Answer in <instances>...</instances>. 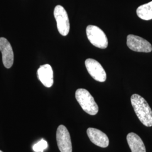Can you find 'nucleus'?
<instances>
[{
  "label": "nucleus",
  "instance_id": "11",
  "mask_svg": "<svg viewBox=\"0 0 152 152\" xmlns=\"http://www.w3.org/2000/svg\"><path fill=\"white\" fill-rule=\"evenodd\" d=\"M126 139L131 152H146L143 141L137 134L130 132L127 135Z\"/></svg>",
  "mask_w": 152,
  "mask_h": 152
},
{
  "label": "nucleus",
  "instance_id": "7",
  "mask_svg": "<svg viewBox=\"0 0 152 152\" xmlns=\"http://www.w3.org/2000/svg\"><path fill=\"white\" fill-rule=\"evenodd\" d=\"M85 66L88 73L95 80L100 82L106 81V72L98 61L93 59H87L85 60Z\"/></svg>",
  "mask_w": 152,
  "mask_h": 152
},
{
  "label": "nucleus",
  "instance_id": "14",
  "mask_svg": "<svg viewBox=\"0 0 152 152\" xmlns=\"http://www.w3.org/2000/svg\"><path fill=\"white\" fill-rule=\"evenodd\" d=\"M0 152H2V151H1V150H0Z\"/></svg>",
  "mask_w": 152,
  "mask_h": 152
},
{
  "label": "nucleus",
  "instance_id": "8",
  "mask_svg": "<svg viewBox=\"0 0 152 152\" xmlns=\"http://www.w3.org/2000/svg\"><path fill=\"white\" fill-rule=\"evenodd\" d=\"M0 51L4 65L6 68H10L14 63V53L11 44L4 37L0 38Z\"/></svg>",
  "mask_w": 152,
  "mask_h": 152
},
{
  "label": "nucleus",
  "instance_id": "10",
  "mask_svg": "<svg viewBox=\"0 0 152 152\" xmlns=\"http://www.w3.org/2000/svg\"><path fill=\"white\" fill-rule=\"evenodd\" d=\"M38 79L45 87H51L54 83L53 71L51 65L44 64L37 70Z\"/></svg>",
  "mask_w": 152,
  "mask_h": 152
},
{
  "label": "nucleus",
  "instance_id": "1",
  "mask_svg": "<svg viewBox=\"0 0 152 152\" xmlns=\"http://www.w3.org/2000/svg\"><path fill=\"white\" fill-rule=\"evenodd\" d=\"M131 102L139 120L147 127L152 126V110L147 101L138 94H133Z\"/></svg>",
  "mask_w": 152,
  "mask_h": 152
},
{
  "label": "nucleus",
  "instance_id": "13",
  "mask_svg": "<svg viewBox=\"0 0 152 152\" xmlns=\"http://www.w3.org/2000/svg\"><path fill=\"white\" fill-rule=\"evenodd\" d=\"M48 147V144L47 141L42 139L33 146V150L35 152H43Z\"/></svg>",
  "mask_w": 152,
  "mask_h": 152
},
{
  "label": "nucleus",
  "instance_id": "5",
  "mask_svg": "<svg viewBox=\"0 0 152 152\" xmlns=\"http://www.w3.org/2000/svg\"><path fill=\"white\" fill-rule=\"evenodd\" d=\"M127 45L129 49L136 52L150 53L152 51L151 44L144 38L134 34L127 37Z\"/></svg>",
  "mask_w": 152,
  "mask_h": 152
},
{
  "label": "nucleus",
  "instance_id": "12",
  "mask_svg": "<svg viewBox=\"0 0 152 152\" xmlns=\"http://www.w3.org/2000/svg\"><path fill=\"white\" fill-rule=\"evenodd\" d=\"M136 14L142 20L152 19V1L139 6L136 10Z\"/></svg>",
  "mask_w": 152,
  "mask_h": 152
},
{
  "label": "nucleus",
  "instance_id": "3",
  "mask_svg": "<svg viewBox=\"0 0 152 152\" xmlns=\"http://www.w3.org/2000/svg\"><path fill=\"white\" fill-rule=\"evenodd\" d=\"M87 38L91 44L100 49H106L108 45V40L105 33L97 26L89 25L86 28Z\"/></svg>",
  "mask_w": 152,
  "mask_h": 152
},
{
  "label": "nucleus",
  "instance_id": "2",
  "mask_svg": "<svg viewBox=\"0 0 152 152\" xmlns=\"http://www.w3.org/2000/svg\"><path fill=\"white\" fill-rule=\"evenodd\" d=\"M76 99L82 109L87 114L94 115L98 113L99 107L91 94L84 88L76 90Z\"/></svg>",
  "mask_w": 152,
  "mask_h": 152
},
{
  "label": "nucleus",
  "instance_id": "6",
  "mask_svg": "<svg viewBox=\"0 0 152 152\" xmlns=\"http://www.w3.org/2000/svg\"><path fill=\"white\" fill-rule=\"evenodd\" d=\"M56 141L60 152H72L71 136L64 125H60L57 129Z\"/></svg>",
  "mask_w": 152,
  "mask_h": 152
},
{
  "label": "nucleus",
  "instance_id": "9",
  "mask_svg": "<svg viewBox=\"0 0 152 152\" xmlns=\"http://www.w3.org/2000/svg\"><path fill=\"white\" fill-rule=\"evenodd\" d=\"M87 134L90 141L95 145L102 148H107L108 146V137L102 131L90 127L87 130Z\"/></svg>",
  "mask_w": 152,
  "mask_h": 152
},
{
  "label": "nucleus",
  "instance_id": "4",
  "mask_svg": "<svg viewBox=\"0 0 152 152\" xmlns=\"http://www.w3.org/2000/svg\"><path fill=\"white\" fill-rule=\"evenodd\" d=\"M54 15L59 32L63 36L68 35L69 32L70 24L65 9L61 5L56 6L55 7Z\"/></svg>",
  "mask_w": 152,
  "mask_h": 152
}]
</instances>
